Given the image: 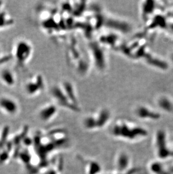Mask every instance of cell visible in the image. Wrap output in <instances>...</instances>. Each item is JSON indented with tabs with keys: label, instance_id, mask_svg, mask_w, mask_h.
Instances as JSON below:
<instances>
[{
	"label": "cell",
	"instance_id": "cell-5",
	"mask_svg": "<svg viewBox=\"0 0 173 174\" xmlns=\"http://www.w3.org/2000/svg\"><path fill=\"white\" fill-rule=\"evenodd\" d=\"M46 87V83L43 76L36 73L27 79L24 85V91L27 96L34 98L42 94Z\"/></svg>",
	"mask_w": 173,
	"mask_h": 174
},
{
	"label": "cell",
	"instance_id": "cell-14",
	"mask_svg": "<svg viewBox=\"0 0 173 174\" xmlns=\"http://www.w3.org/2000/svg\"><path fill=\"white\" fill-rule=\"evenodd\" d=\"M83 162L86 174H101L102 167L98 162L93 160H85Z\"/></svg>",
	"mask_w": 173,
	"mask_h": 174
},
{
	"label": "cell",
	"instance_id": "cell-16",
	"mask_svg": "<svg viewBox=\"0 0 173 174\" xmlns=\"http://www.w3.org/2000/svg\"><path fill=\"white\" fill-rule=\"evenodd\" d=\"M170 60L171 61V62L173 64V53H172L171 55H170Z\"/></svg>",
	"mask_w": 173,
	"mask_h": 174
},
{
	"label": "cell",
	"instance_id": "cell-1",
	"mask_svg": "<svg viewBox=\"0 0 173 174\" xmlns=\"http://www.w3.org/2000/svg\"><path fill=\"white\" fill-rule=\"evenodd\" d=\"M50 95L59 108L76 112L80 110L76 87L70 81L64 80L54 85L51 88Z\"/></svg>",
	"mask_w": 173,
	"mask_h": 174
},
{
	"label": "cell",
	"instance_id": "cell-9",
	"mask_svg": "<svg viewBox=\"0 0 173 174\" xmlns=\"http://www.w3.org/2000/svg\"><path fill=\"white\" fill-rule=\"evenodd\" d=\"M0 109L7 114H15L19 111V103L11 96H2L0 97Z\"/></svg>",
	"mask_w": 173,
	"mask_h": 174
},
{
	"label": "cell",
	"instance_id": "cell-11",
	"mask_svg": "<svg viewBox=\"0 0 173 174\" xmlns=\"http://www.w3.org/2000/svg\"><path fill=\"white\" fill-rule=\"evenodd\" d=\"M17 81L16 74L13 70L5 68L0 70V81L5 86L12 87L15 86Z\"/></svg>",
	"mask_w": 173,
	"mask_h": 174
},
{
	"label": "cell",
	"instance_id": "cell-3",
	"mask_svg": "<svg viewBox=\"0 0 173 174\" xmlns=\"http://www.w3.org/2000/svg\"><path fill=\"white\" fill-rule=\"evenodd\" d=\"M111 119V113L109 108L101 107L85 116L82 121L85 130L96 132L108 126Z\"/></svg>",
	"mask_w": 173,
	"mask_h": 174
},
{
	"label": "cell",
	"instance_id": "cell-6",
	"mask_svg": "<svg viewBox=\"0 0 173 174\" xmlns=\"http://www.w3.org/2000/svg\"><path fill=\"white\" fill-rule=\"evenodd\" d=\"M88 54L91 62L100 71H104L106 68V57L104 48L98 42H91L88 46Z\"/></svg>",
	"mask_w": 173,
	"mask_h": 174
},
{
	"label": "cell",
	"instance_id": "cell-4",
	"mask_svg": "<svg viewBox=\"0 0 173 174\" xmlns=\"http://www.w3.org/2000/svg\"><path fill=\"white\" fill-rule=\"evenodd\" d=\"M33 54V46L31 42L25 38H20L14 43L13 56L16 65L23 68L28 63Z\"/></svg>",
	"mask_w": 173,
	"mask_h": 174
},
{
	"label": "cell",
	"instance_id": "cell-8",
	"mask_svg": "<svg viewBox=\"0 0 173 174\" xmlns=\"http://www.w3.org/2000/svg\"><path fill=\"white\" fill-rule=\"evenodd\" d=\"M135 116L142 120H156L160 118V115L154 109L146 105H138L134 109Z\"/></svg>",
	"mask_w": 173,
	"mask_h": 174
},
{
	"label": "cell",
	"instance_id": "cell-2",
	"mask_svg": "<svg viewBox=\"0 0 173 174\" xmlns=\"http://www.w3.org/2000/svg\"><path fill=\"white\" fill-rule=\"evenodd\" d=\"M111 134L114 138L127 142H136L147 135L145 128L126 119H118L111 127Z\"/></svg>",
	"mask_w": 173,
	"mask_h": 174
},
{
	"label": "cell",
	"instance_id": "cell-7",
	"mask_svg": "<svg viewBox=\"0 0 173 174\" xmlns=\"http://www.w3.org/2000/svg\"><path fill=\"white\" fill-rule=\"evenodd\" d=\"M59 107L53 101L42 105L38 111V116L43 122H49L56 117Z\"/></svg>",
	"mask_w": 173,
	"mask_h": 174
},
{
	"label": "cell",
	"instance_id": "cell-13",
	"mask_svg": "<svg viewBox=\"0 0 173 174\" xmlns=\"http://www.w3.org/2000/svg\"><path fill=\"white\" fill-rule=\"evenodd\" d=\"M155 5L154 1H143L140 5V14L142 19L146 22L150 20V16L154 11Z\"/></svg>",
	"mask_w": 173,
	"mask_h": 174
},
{
	"label": "cell",
	"instance_id": "cell-10",
	"mask_svg": "<svg viewBox=\"0 0 173 174\" xmlns=\"http://www.w3.org/2000/svg\"><path fill=\"white\" fill-rule=\"evenodd\" d=\"M130 159L126 152H122L117 154L115 161L114 171L124 172L130 168Z\"/></svg>",
	"mask_w": 173,
	"mask_h": 174
},
{
	"label": "cell",
	"instance_id": "cell-15",
	"mask_svg": "<svg viewBox=\"0 0 173 174\" xmlns=\"http://www.w3.org/2000/svg\"><path fill=\"white\" fill-rule=\"evenodd\" d=\"M158 106L167 112L173 111V101L172 99L165 95H161L157 99Z\"/></svg>",
	"mask_w": 173,
	"mask_h": 174
},
{
	"label": "cell",
	"instance_id": "cell-17",
	"mask_svg": "<svg viewBox=\"0 0 173 174\" xmlns=\"http://www.w3.org/2000/svg\"><path fill=\"white\" fill-rule=\"evenodd\" d=\"M63 174V172H62V173H61V174Z\"/></svg>",
	"mask_w": 173,
	"mask_h": 174
},
{
	"label": "cell",
	"instance_id": "cell-12",
	"mask_svg": "<svg viewBox=\"0 0 173 174\" xmlns=\"http://www.w3.org/2000/svg\"><path fill=\"white\" fill-rule=\"evenodd\" d=\"M120 38L115 33H108L100 36L98 42L104 47L116 48L117 45L119 44Z\"/></svg>",
	"mask_w": 173,
	"mask_h": 174
}]
</instances>
